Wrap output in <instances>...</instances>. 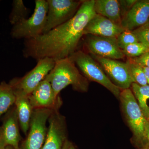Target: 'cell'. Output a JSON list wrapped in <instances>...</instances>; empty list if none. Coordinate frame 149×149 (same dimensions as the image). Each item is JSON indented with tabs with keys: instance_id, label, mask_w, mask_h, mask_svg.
<instances>
[{
	"instance_id": "cell-1",
	"label": "cell",
	"mask_w": 149,
	"mask_h": 149,
	"mask_svg": "<svg viewBox=\"0 0 149 149\" xmlns=\"http://www.w3.org/2000/svg\"><path fill=\"white\" fill-rule=\"evenodd\" d=\"M95 0L83 1L75 15L46 33L24 40V57L37 61L47 57L55 61L69 57L74 52L88 22L95 14Z\"/></svg>"
},
{
	"instance_id": "cell-2",
	"label": "cell",
	"mask_w": 149,
	"mask_h": 149,
	"mask_svg": "<svg viewBox=\"0 0 149 149\" xmlns=\"http://www.w3.org/2000/svg\"><path fill=\"white\" fill-rule=\"evenodd\" d=\"M46 78L50 83L56 96L59 95L61 91L68 85L80 92H87L89 86L88 79L80 73L69 57L56 61L53 68Z\"/></svg>"
},
{
	"instance_id": "cell-3",
	"label": "cell",
	"mask_w": 149,
	"mask_h": 149,
	"mask_svg": "<svg viewBox=\"0 0 149 149\" xmlns=\"http://www.w3.org/2000/svg\"><path fill=\"white\" fill-rule=\"evenodd\" d=\"M48 3L46 0L35 1L34 13L13 25L10 35L13 39L24 40L33 39L42 35L47 21Z\"/></svg>"
},
{
	"instance_id": "cell-4",
	"label": "cell",
	"mask_w": 149,
	"mask_h": 149,
	"mask_svg": "<svg viewBox=\"0 0 149 149\" xmlns=\"http://www.w3.org/2000/svg\"><path fill=\"white\" fill-rule=\"evenodd\" d=\"M119 98L127 122L136 141L141 144L146 143L148 120L143 114L131 89L122 90Z\"/></svg>"
},
{
	"instance_id": "cell-5",
	"label": "cell",
	"mask_w": 149,
	"mask_h": 149,
	"mask_svg": "<svg viewBox=\"0 0 149 149\" xmlns=\"http://www.w3.org/2000/svg\"><path fill=\"white\" fill-rule=\"evenodd\" d=\"M70 58L88 80L99 83L119 98L121 90L115 85L104 72L100 65L92 56L81 50L76 51Z\"/></svg>"
},
{
	"instance_id": "cell-6",
	"label": "cell",
	"mask_w": 149,
	"mask_h": 149,
	"mask_svg": "<svg viewBox=\"0 0 149 149\" xmlns=\"http://www.w3.org/2000/svg\"><path fill=\"white\" fill-rule=\"evenodd\" d=\"M54 111L47 109L33 110L27 138L22 145L21 149H41L44 145L47 133V126Z\"/></svg>"
},
{
	"instance_id": "cell-7",
	"label": "cell",
	"mask_w": 149,
	"mask_h": 149,
	"mask_svg": "<svg viewBox=\"0 0 149 149\" xmlns=\"http://www.w3.org/2000/svg\"><path fill=\"white\" fill-rule=\"evenodd\" d=\"M47 1L48 13L43 34L71 19L77 12L83 1L47 0Z\"/></svg>"
},
{
	"instance_id": "cell-8",
	"label": "cell",
	"mask_w": 149,
	"mask_h": 149,
	"mask_svg": "<svg viewBox=\"0 0 149 149\" xmlns=\"http://www.w3.org/2000/svg\"><path fill=\"white\" fill-rule=\"evenodd\" d=\"M55 61L46 57L37 61L36 66L22 77H15L10 81V85L14 89L22 90L30 95L43 81L54 66Z\"/></svg>"
},
{
	"instance_id": "cell-9",
	"label": "cell",
	"mask_w": 149,
	"mask_h": 149,
	"mask_svg": "<svg viewBox=\"0 0 149 149\" xmlns=\"http://www.w3.org/2000/svg\"><path fill=\"white\" fill-rule=\"evenodd\" d=\"M111 81L120 90L129 89L134 81L125 63L91 54Z\"/></svg>"
},
{
	"instance_id": "cell-10",
	"label": "cell",
	"mask_w": 149,
	"mask_h": 149,
	"mask_svg": "<svg viewBox=\"0 0 149 149\" xmlns=\"http://www.w3.org/2000/svg\"><path fill=\"white\" fill-rule=\"evenodd\" d=\"M85 45L91 54L101 57L118 60L125 57L118 47L116 37L87 35Z\"/></svg>"
},
{
	"instance_id": "cell-11",
	"label": "cell",
	"mask_w": 149,
	"mask_h": 149,
	"mask_svg": "<svg viewBox=\"0 0 149 149\" xmlns=\"http://www.w3.org/2000/svg\"><path fill=\"white\" fill-rule=\"evenodd\" d=\"M29 98L34 109H47L58 111L62 103L60 96L56 95L50 83L46 78L29 95Z\"/></svg>"
},
{
	"instance_id": "cell-12",
	"label": "cell",
	"mask_w": 149,
	"mask_h": 149,
	"mask_svg": "<svg viewBox=\"0 0 149 149\" xmlns=\"http://www.w3.org/2000/svg\"><path fill=\"white\" fill-rule=\"evenodd\" d=\"M49 127L45 141L41 149H62L66 141V125L65 118L54 111L49 119Z\"/></svg>"
},
{
	"instance_id": "cell-13",
	"label": "cell",
	"mask_w": 149,
	"mask_h": 149,
	"mask_svg": "<svg viewBox=\"0 0 149 149\" xmlns=\"http://www.w3.org/2000/svg\"><path fill=\"white\" fill-rule=\"evenodd\" d=\"M124 30L120 25L116 24L104 17L95 14L85 27L83 35L117 38Z\"/></svg>"
},
{
	"instance_id": "cell-14",
	"label": "cell",
	"mask_w": 149,
	"mask_h": 149,
	"mask_svg": "<svg viewBox=\"0 0 149 149\" xmlns=\"http://www.w3.org/2000/svg\"><path fill=\"white\" fill-rule=\"evenodd\" d=\"M149 19V0L137 1L123 17L121 25L125 30L133 31L145 25Z\"/></svg>"
},
{
	"instance_id": "cell-15",
	"label": "cell",
	"mask_w": 149,
	"mask_h": 149,
	"mask_svg": "<svg viewBox=\"0 0 149 149\" xmlns=\"http://www.w3.org/2000/svg\"><path fill=\"white\" fill-rule=\"evenodd\" d=\"M19 120L15 106L11 107L3 118L0 131L7 146H11L15 149H19V142L21 136L19 128Z\"/></svg>"
},
{
	"instance_id": "cell-16",
	"label": "cell",
	"mask_w": 149,
	"mask_h": 149,
	"mask_svg": "<svg viewBox=\"0 0 149 149\" xmlns=\"http://www.w3.org/2000/svg\"><path fill=\"white\" fill-rule=\"evenodd\" d=\"M13 89L15 95L14 105L19 123L22 132L27 135L34 109L30 103L29 95L22 90Z\"/></svg>"
},
{
	"instance_id": "cell-17",
	"label": "cell",
	"mask_w": 149,
	"mask_h": 149,
	"mask_svg": "<svg viewBox=\"0 0 149 149\" xmlns=\"http://www.w3.org/2000/svg\"><path fill=\"white\" fill-rule=\"evenodd\" d=\"M94 10L97 14L121 26L120 5L117 0H95Z\"/></svg>"
},
{
	"instance_id": "cell-18",
	"label": "cell",
	"mask_w": 149,
	"mask_h": 149,
	"mask_svg": "<svg viewBox=\"0 0 149 149\" xmlns=\"http://www.w3.org/2000/svg\"><path fill=\"white\" fill-rule=\"evenodd\" d=\"M131 91L136 98L144 116L149 119V85L141 86L132 83Z\"/></svg>"
},
{
	"instance_id": "cell-19",
	"label": "cell",
	"mask_w": 149,
	"mask_h": 149,
	"mask_svg": "<svg viewBox=\"0 0 149 149\" xmlns=\"http://www.w3.org/2000/svg\"><path fill=\"white\" fill-rule=\"evenodd\" d=\"M15 101V95L13 88L10 85L3 81L0 83V117L6 113Z\"/></svg>"
},
{
	"instance_id": "cell-20",
	"label": "cell",
	"mask_w": 149,
	"mask_h": 149,
	"mask_svg": "<svg viewBox=\"0 0 149 149\" xmlns=\"http://www.w3.org/2000/svg\"><path fill=\"white\" fill-rule=\"evenodd\" d=\"M29 13V9L25 6L22 0H14L9 17V22L13 26L21 20L27 18Z\"/></svg>"
},
{
	"instance_id": "cell-21",
	"label": "cell",
	"mask_w": 149,
	"mask_h": 149,
	"mask_svg": "<svg viewBox=\"0 0 149 149\" xmlns=\"http://www.w3.org/2000/svg\"><path fill=\"white\" fill-rule=\"evenodd\" d=\"M125 63L134 83L141 86L148 85L143 67L133 58H128Z\"/></svg>"
},
{
	"instance_id": "cell-22",
	"label": "cell",
	"mask_w": 149,
	"mask_h": 149,
	"mask_svg": "<svg viewBox=\"0 0 149 149\" xmlns=\"http://www.w3.org/2000/svg\"><path fill=\"white\" fill-rule=\"evenodd\" d=\"M149 51L148 48L139 42L129 45L122 50L125 56L131 58L140 56Z\"/></svg>"
},
{
	"instance_id": "cell-23",
	"label": "cell",
	"mask_w": 149,
	"mask_h": 149,
	"mask_svg": "<svg viewBox=\"0 0 149 149\" xmlns=\"http://www.w3.org/2000/svg\"><path fill=\"white\" fill-rule=\"evenodd\" d=\"M116 39L118 45L122 50L129 45L139 42L133 31L129 30H124L118 36Z\"/></svg>"
},
{
	"instance_id": "cell-24",
	"label": "cell",
	"mask_w": 149,
	"mask_h": 149,
	"mask_svg": "<svg viewBox=\"0 0 149 149\" xmlns=\"http://www.w3.org/2000/svg\"><path fill=\"white\" fill-rule=\"evenodd\" d=\"M133 32L139 42L142 43L149 49V28L142 26L133 30Z\"/></svg>"
},
{
	"instance_id": "cell-25",
	"label": "cell",
	"mask_w": 149,
	"mask_h": 149,
	"mask_svg": "<svg viewBox=\"0 0 149 149\" xmlns=\"http://www.w3.org/2000/svg\"><path fill=\"white\" fill-rule=\"evenodd\" d=\"M120 5V15L121 18L123 17L130 10L133 5L137 1L136 0H125L118 1Z\"/></svg>"
},
{
	"instance_id": "cell-26",
	"label": "cell",
	"mask_w": 149,
	"mask_h": 149,
	"mask_svg": "<svg viewBox=\"0 0 149 149\" xmlns=\"http://www.w3.org/2000/svg\"><path fill=\"white\" fill-rule=\"evenodd\" d=\"M133 59L141 66L149 68V51Z\"/></svg>"
},
{
	"instance_id": "cell-27",
	"label": "cell",
	"mask_w": 149,
	"mask_h": 149,
	"mask_svg": "<svg viewBox=\"0 0 149 149\" xmlns=\"http://www.w3.org/2000/svg\"><path fill=\"white\" fill-rule=\"evenodd\" d=\"M62 149H76L71 142L67 140Z\"/></svg>"
},
{
	"instance_id": "cell-28",
	"label": "cell",
	"mask_w": 149,
	"mask_h": 149,
	"mask_svg": "<svg viewBox=\"0 0 149 149\" xmlns=\"http://www.w3.org/2000/svg\"><path fill=\"white\" fill-rule=\"evenodd\" d=\"M6 146H7L6 144L5 141L0 131V149H5Z\"/></svg>"
},
{
	"instance_id": "cell-29",
	"label": "cell",
	"mask_w": 149,
	"mask_h": 149,
	"mask_svg": "<svg viewBox=\"0 0 149 149\" xmlns=\"http://www.w3.org/2000/svg\"><path fill=\"white\" fill-rule=\"evenodd\" d=\"M142 67H143L144 72H145V75H146V78L148 85H149V68L145 66Z\"/></svg>"
},
{
	"instance_id": "cell-30",
	"label": "cell",
	"mask_w": 149,
	"mask_h": 149,
	"mask_svg": "<svg viewBox=\"0 0 149 149\" xmlns=\"http://www.w3.org/2000/svg\"><path fill=\"white\" fill-rule=\"evenodd\" d=\"M146 143L149 147V119L148 120V123L147 125L146 132Z\"/></svg>"
},
{
	"instance_id": "cell-31",
	"label": "cell",
	"mask_w": 149,
	"mask_h": 149,
	"mask_svg": "<svg viewBox=\"0 0 149 149\" xmlns=\"http://www.w3.org/2000/svg\"><path fill=\"white\" fill-rule=\"evenodd\" d=\"M5 149H15L14 148L10 146H7L6 147Z\"/></svg>"
},
{
	"instance_id": "cell-32",
	"label": "cell",
	"mask_w": 149,
	"mask_h": 149,
	"mask_svg": "<svg viewBox=\"0 0 149 149\" xmlns=\"http://www.w3.org/2000/svg\"><path fill=\"white\" fill-rule=\"evenodd\" d=\"M143 26L144 27H149V19L148 21V22H147V23Z\"/></svg>"
},
{
	"instance_id": "cell-33",
	"label": "cell",
	"mask_w": 149,
	"mask_h": 149,
	"mask_svg": "<svg viewBox=\"0 0 149 149\" xmlns=\"http://www.w3.org/2000/svg\"><path fill=\"white\" fill-rule=\"evenodd\" d=\"M149 149V148H148V149Z\"/></svg>"
}]
</instances>
